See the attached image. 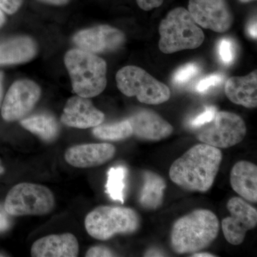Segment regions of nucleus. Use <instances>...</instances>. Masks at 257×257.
Returning a JSON list of instances; mask_svg holds the SVG:
<instances>
[{"label":"nucleus","instance_id":"nucleus-36","mask_svg":"<svg viewBox=\"0 0 257 257\" xmlns=\"http://www.w3.org/2000/svg\"><path fill=\"white\" fill-rule=\"evenodd\" d=\"M5 17L4 15V13L2 11L1 8H0V28L3 26V24L5 23Z\"/></svg>","mask_w":257,"mask_h":257},{"label":"nucleus","instance_id":"nucleus-31","mask_svg":"<svg viewBox=\"0 0 257 257\" xmlns=\"http://www.w3.org/2000/svg\"><path fill=\"white\" fill-rule=\"evenodd\" d=\"M10 221L8 216L0 211V232L6 231L9 228Z\"/></svg>","mask_w":257,"mask_h":257},{"label":"nucleus","instance_id":"nucleus-32","mask_svg":"<svg viewBox=\"0 0 257 257\" xmlns=\"http://www.w3.org/2000/svg\"><path fill=\"white\" fill-rule=\"evenodd\" d=\"M256 20H253L250 23L248 26V33L250 37L253 39H256L257 30H256Z\"/></svg>","mask_w":257,"mask_h":257},{"label":"nucleus","instance_id":"nucleus-30","mask_svg":"<svg viewBox=\"0 0 257 257\" xmlns=\"http://www.w3.org/2000/svg\"><path fill=\"white\" fill-rule=\"evenodd\" d=\"M163 1L164 0H137V3L142 10L150 11L160 7Z\"/></svg>","mask_w":257,"mask_h":257},{"label":"nucleus","instance_id":"nucleus-35","mask_svg":"<svg viewBox=\"0 0 257 257\" xmlns=\"http://www.w3.org/2000/svg\"><path fill=\"white\" fill-rule=\"evenodd\" d=\"M192 257H214L216 256L215 255L213 254V253H209V252H195L192 253Z\"/></svg>","mask_w":257,"mask_h":257},{"label":"nucleus","instance_id":"nucleus-20","mask_svg":"<svg viewBox=\"0 0 257 257\" xmlns=\"http://www.w3.org/2000/svg\"><path fill=\"white\" fill-rule=\"evenodd\" d=\"M167 187L165 180L158 174L146 171L143 175V186L139 197L140 205L148 210H155L162 206L164 192Z\"/></svg>","mask_w":257,"mask_h":257},{"label":"nucleus","instance_id":"nucleus-7","mask_svg":"<svg viewBox=\"0 0 257 257\" xmlns=\"http://www.w3.org/2000/svg\"><path fill=\"white\" fill-rule=\"evenodd\" d=\"M53 193L44 185L32 183L17 184L7 195L5 209L10 215H45L53 210Z\"/></svg>","mask_w":257,"mask_h":257},{"label":"nucleus","instance_id":"nucleus-21","mask_svg":"<svg viewBox=\"0 0 257 257\" xmlns=\"http://www.w3.org/2000/svg\"><path fill=\"white\" fill-rule=\"evenodd\" d=\"M22 126L45 142H52L58 136L60 126L55 116L48 114L32 115L21 119Z\"/></svg>","mask_w":257,"mask_h":257},{"label":"nucleus","instance_id":"nucleus-27","mask_svg":"<svg viewBox=\"0 0 257 257\" xmlns=\"http://www.w3.org/2000/svg\"><path fill=\"white\" fill-rule=\"evenodd\" d=\"M223 80H224V76L222 74H211L199 81L196 87V90L200 93L207 92L211 87L219 85Z\"/></svg>","mask_w":257,"mask_h":257},{"label":"nucleus","instance_id":"nucleus-11","mask_svg":"<svg viewBox=\"0 0 257 257\" xmlns=\"http://www.w3.org/2000/svg\"><path fill=\"white\" fill-rule=\"evenodd\" d=\"M188 11L198 25L214 32H226L232 25L226 0H189Z\"/></svg>","mask_w":257,"mask_h":257},{"label":"nucleus","instance_id":"nucleus-5","mask_svg":"<svg viewBox=\"0 0 257 257\" xmlns=\"http://www.w3.org/2000/svg\"><path fill=\"white\" fill-rule=\"evenodd\" d=\"M84 226L94 239L106 241L116 234H131L141 226V217L133 209L100 206L86 216Z\"/></svg>","mask_w":257,"mask_h":257},{"label":"nucleus","instance_id":"nucleus-6","mask_svg":"<svg viewBox=\"0 0 257 257\" xmlns=\"http://www.w3.org/2000/svg\"><path fill=\"white\" fill-rule=\"evenodd\" d=\"M116 81L120 92L127 96H136L144 104L156 105L170 98V88L136 66H126L119 69Z\"/></svg>","mask_w":257,"mask_h":257},{"label":"nucleus","instance_id":"nucleus-3","mask_svg":"<svg viewBox=\"0 0 257 257\" xmlns=\"http://www.w3.org/2000/svg\"><path fill=\"white\" fill-rule=\"evenodd\" d=\"M64 63L77 95L94 97L105 89L106 62L95 54L79 48L71 50L64 56Z\"/></svg>","mask_w":257,"mask_h":257},{"label":"nucleus","instance_id":"nucleus-34","mask_svg":"<svg viewBox=\"0 0 257 257\" xmlns=\"http://www.w3.org/2000/svg\"><path fill=\"white\" fill-rule=\"evenodd\" d=\"M146 256H163L162 252L158 251L157 249L152 248V249L149 250L146 253H145Z\"/></svg>","mask_w":257,"mask_h":257},{"label":"nucleus","instance_id":"nucleus-2","mask_svg":"<svg viewBox=\"0 0 257 257\" xmlns=\"http://www.w3.org/2000/svg\"><path fill=\"white\" fill-rule=\"evenodd\" d=\"M219 231V221L209 209H195L179 218L171 230L170 245L178 254L194 253L208 247Z\"/></svg>","mask_w":257,"mask_h":257},{"label":"nucleus","instance_id":"nucleus-4","mask_svg":"<svg viewBox=\"0 0 257 257\" xmlns=\"http://www.w3.org/2000/svg\"><path fill=\"white\" fill-rule=\"evenodd\" d=\"M159 32V48L165 54L197 49L204 40L202 29L194 21L188 10L183 8L170 11L161 22Z\"/></svg>","mask_w":257,"mask_h":257},{"label":"nucleus","instance_id":"nucleus-29","mask_svg":"<svg viewBox=\"0 0 257 257\" xmlns=\"http://www.w3.org/2000/svg\"><path fill=\"white\" fill-rule=\"evenodd\" d=\"M114 253L108 247L104 246H96L89 248L86 253L87 257H107L114 256Z\"/></svg>","mask_w":257,"mask_h":257},{"label":"nucleus","instance_id":"nucleus-9","mask_svg":"<svg viewBox=\"0 0 257 257\" xmlns=\"http://www.w3.org/2000/svg\"><path fill=\"white\" fill-rule=\"evenodd\" d=\"M226 208L230 216L223 219L221 229L226 241L231 244H241L246 233L257 224V211L241 197H232L228 201Z\"/></svg>","mask_w":257,"mask_h":257},{"label":"nucleus","instance_id":"nucleus-16","mask_svg":"<svg viewBox=\"0 0 257 257\" xmlns=\"http://www.w3.org/2000/svg\"><path fill=\"white\" fill-rule=\"evenodd\" d=\"M78 241L74 234L64 233L40 238L32 244V256L76 257L78 256Z\"/></svg>","mask_w":257,"mask_h":257},{"label":"nucleus","instance_id":"nucleus-1","mask_svg":"<svg viewBox=\"0 0 257 257\" xmlns=\"http://www.w3.org/2000/svg\"><path fill=\"white\" fill-rule=\"evenodd\" d=\"M221 161L219 149L198 144L172 163L169 173L171 180L184 190L207 192L214 184Z\"/></svg>","mask_w":257,"mask_h":257},{"label":"nucleus","instance_id":"nucleus-18","mask_svg":"<svg viewBox=\"0 0 257 257\" xmlns=\"http://www.w3.org/2000/svg\"><path fill=\"white\" fill-rule=\"evenodd\" d=\"M230 184L244 200L257 202V167L252 162H236L230 173Z\"/></svg>","mask_w":257,"mask_h":257},{"label":"nucleus","instance_id":"nucleus-23","mask_svg":"<svg viewBox=\"0 0 257 257\" xmlns=\"http://www.w3.org/2000/svg\"><path fill=\"white\" fill-rule=\"evenodd\" d=\"M127 170L122 165L111 167L107 173L106 193L112 200L124 202L125 180Z\"/></svg>","mask_w":257,"mask_h":257},{"label":"nucleus","instance_id":"nucleus-12","mask_svg":"<svg viewBox=\"0 0 257 257\" xmlns=\"http://www.w3.org/2000/svg\"><path fill=\"white\" fill-rule=\"evenodd\" d=\"M74 43L79 49L91 53H104L117 50L124 45L125 35L109 25H99L77 32Z\"/></svg>","mask_w":257,"mask_h":257},{"label":"nucleus","instance_id":"nucleus-24","mask_svg":"<svg viewBox=\"0 0 257 257\" xmlns=\"http://www.w3.org/2000/svg\"><path fill=\"white\" fill-rule=\"evenodd\" d=\"M200 72V67L196 63H188L182 66L174 74L173 82L176 84H183L195 77Z\"/></svg>","mask_w":257,"mask_h":257},{"label":"nucleus","instance_id":"nucleus-22","mask_svg":"<svg viewBox=\"0 0 257 257\" xmlns=\"http://www.w3.org/2000/svg\"><path fill=\"white\" fill-rule=\"evenodd\" d=\"M96 138L107 141H119L133 135V128L128 119L110 124H99L93 128Z\"/></svg>","mask_w":257,"mask_h":257},{"label":"nucleus","instance_id":"nucleus-28","mask_svg":"<svg viewBox=\"0 0 257 257\" xmlns=\"http://www.w3.org/2000/svg\"><path fill=\"white\" fill-rule=\"evenodd\" d=\"M23 0H0V8L9 15L16 13L22 4Z\"/></svg>","mask_w":257,"mask_h":257},{"label":"nucleus","instance_id":"nucleus-25","mask_svg":"<svg viewBox=\"0 0 257 257\" xmlns=\"http://www.w3.org/2000/svg\"><path fill=\"white\" fill-rule=\"evenodd\" d=\"M219 55L220 60L225 64H230L234 58V47L233 42L229 38H223L219 41Z\"/></svg>","mask_w":257,"mask_h":257},{"label":"nucleus","instance_id":"nucleus-15","mask_svg":"<svg viewBox=\"0 0 257 257\" xmlns=\"http://www.w3.org/2000/svg\"><path fill=\"white\" fill-rule=\"evenodd\" d=\"M133 135L147 141H160L169 138L174 127L160 115L150 109L137 111L128 119Z\"/></svg>","mask_w":257,"mask_h":257},{"label":"nucleus","instance_id":"nucleus-37","mask_svg":"<svg viewBox=\"0 0 257 257\" xmlns=\"http://www.w3.org/2000/svg\"><path fill=\"white\" fill-rule=\"evenodd\" d=\"M2 96H3V90H2L1 77H0V102H1Z\"/></svg>","mask_w":257,"mask_h":257},{"label":"nucleus","instance_id":"nucleus-26","mask_svg":"<svg viewBox=\"0 0 257 257\" xmlns=\"http://www.w3.org/2000/svg\"><path fill=\"white\" fill-rule=\"evenodd\" d=\"M216 108L214 106H206L205 109L195 117L190 120L189 124L192 127L198 128L211 122L216 113Z\"/></svg>","mask_w":257,"mask_h":257},{"label":"nucleus","instance_id":"nucleus-14","mask_svg":"<svg viewBox=\"0 0 257 257\" xmlns=\"http://www.w3.org/2000/svg\"><path fill=\"white\" fill-rule=\"evenodd\" d=\"M116 148L108 143L86 144L69 147L64 159L77 168H92L104 165L114 157Z\"/></svg>","mask_w":257,"mask_h":257},{"label":"nucleus","instance_id":"nucleus-8","mask_svg":"<svg viewBox=\"0 0 257 257\" xmlns=\"http://www.w3.org/2000/svg\"><path fill=\"white\" fill-rule=\"evenodd\" d=\"M197 133L201 143L218 149L234 147L241 143L247 133L242 118L229 111H216L214 119Z\"/></svg>","mask_w":257,"mask_h":257},{"label":"nucleus","instance_id":"nucleus-17","mask_svg":"<svg viewBox=\"0 0 257 257\" xmlns=\"http://www.w3.org/2000/svg\"><path fill=\"white\" fill-rule=\"evenodd\" d=\"M225 94L231 102L246 108L257 106V72L243 77H231L225 84Z\"/></svg>","mask_w":257,"mask_h":257},{"label":"nucleus","instance_id":"nucleus-38","mask_svg":"<svg viewBox=\"0 0 257 257\" xmlns=\"http://www.w3.org/2000/svg\"><path fill=\"white\" fill-rule=\"evenodd\" d=\"M3 172H4V168L1 165V161H0V174L3 173Z\"/></svg>","mask_w":257,"mask_h":257},{"label":"nucleus","instance_id":"nucleus-19","mask_svg":"<svg viewBox=\"0 0 257 257\" xmlns=\"http://www.w3.org/2000/svg\"><path fill=\"white\" fill-rule=\"evenodd\" d=\"M36 43L28 37H19L0 43V65L25 63L37 55Z\"/></svg>","mask_w":257,"mask_h":257},{"label":"nucleus","instance_id":"nucleus-13","mask_svg":"<svg viewBox=\"0 0 257 257\" xmlns=\"http://www.w3.org/2000/svg\"><path fill=\"white\" fill-rule=\"evenodd\" d=\"M105 115L93 105L89 98L79 95L69 98L61 116V121L77 128H94L102 124Z\"/></svg>","mask_w":257,"mask_h":257},{"label":"nucleus","instance_id":"nucleus-10","mask_svg":"<svg viewBox=\"0 0 257 257\" xmlns=\"http://www.w3.org/2000/svg\"><path fill=\"white\" fill-rule=\"evenodd\" d=\"M41 96L38 84L29 79L13 83L5 96L2 116L7 121L23 119L33 109Z\"/></svg>","mask_w":257,"mask_h":257},{"label":"nucleus","instance_id":"nucleus-39","mask_svg":"<svg viewBox=\"0 0 257 257\" xmlns=\"http://www.w3.org/2000/svg\"><path fill=\"white\" fill-rule=\"evenodd\" d=\"M239 1L243 3H250V2H252L253 0H239Z\"/></svg>","mask_w":257,"mask_h":257},{"label":"nucleus","instance_id":"nucleus-33","mask_svg":"<svg viewBox=\"0 0 257 257\" xmlns=\"http://www.w3.org/2000/svg\"><path fill=\"white\" fill-rule=\"evenodd\" d=\"M41 1L51 5H63L67 4L69 0H41Z\"/></svg>","mask_w":257,"mask_h":257}]
</instances>
